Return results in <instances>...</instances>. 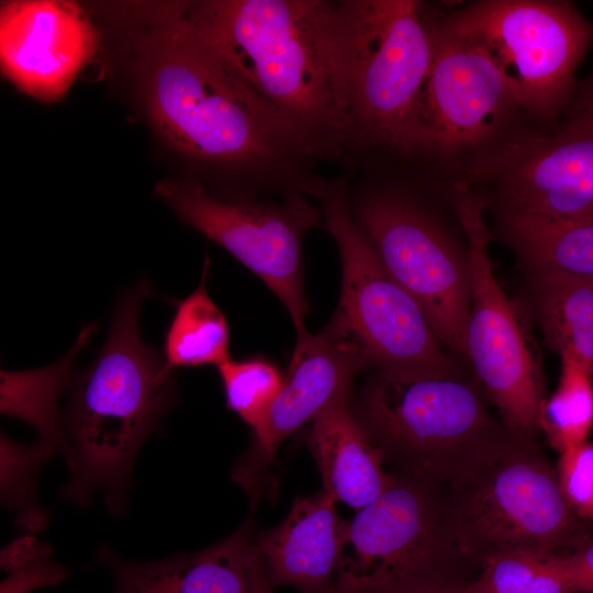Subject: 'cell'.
<instances>
[{"mask_svg": "<svg viewBox=\"0 0 593 593\" xmlns=\"http://www.w3.org/2000/svg\"><path fill=\"white\" fill-rule=\"evenodd\" d=\"M143 48L146 111L175 149L240 171L257 195L309 197L317 158L300 128L234 75L180 12Z\"/></svg>", "mask_w": 593, "mask_h": 593, "instance_id": "1", "label": "cell"}, {"mask_svg": "<svg viewBox=\"0 0 593 593\" xmlns=\"http://www.w3.org/2000/svg\"><path fill=\"white\" fill-rule=\"evenodd\" d=\"M149 293L142 280L115 304L105 342L79 377L66 413L70 478L60 496L86 505L103 492L120 514L139 448L175 402L174 370L139 333V310Z\"/></svg>", "mask_w": 593, "mask_h": 593, "instance_id": "2", "label": "cell"}, {"mask_svg": "<svg viewBox=\"0 0 593 593\" xmlns=\"http://www.w3.org/2000/svg\"><path fill=\"white\" fill-rule=\"evenodd\" d=\"M180 14L234 75L296 124L317 159L342 157L333 1L203 0Z\"/></svg>", "mask_w": 593, "mask_h": 593, "instance_id": "3", "label": "cell"}, {"mask_svg": "<svg viewBox=\"0 0 593 593\" xmlns=\"http://www.w3.org/2000/svg\"><path fill=\"white\" fill-rule=\"evenodd\" d=\"M432 55L423 2L333 1L331 77L343 155H407Z\"/></svg>", "mask_w": 593, "mask_h": 593, "instance_id": "4", "label": "cell"}, {"mask_svg": "<svg viewBox=\"0 0 593 593\" xmlns=\"http://www.w3.org/2000/svg\"><path fill=\"white\" fill-rule=\"evenodd\" d=\"M351 407L384 462L443 489L470 480L521 439L466 377L401 380L374 371Z\"/></svg>", "mask_w": 593, "mask_h": 593, "instance_id": "5", "label": "cell"}, {"mask_svg": "<svg viewBox=\"0 0 593 593\" xmlns=\"http://www.w3.org/2000/svg\"><path fill=\"white\" fill-rule=\"evenodd\" d=\"M349 183V176L318 175L311 192L340 258V296L332 318L360 346L367 368L376 372L401 380L466 377L355 220Z\"/></svg>", "mask_w": 593, "mask_h": 593, "instance_id": "6", "label": "cell"}, {"mask_svg": "<svg viewBox=\"0 0 593 593\" xmlns=\"http://www.w3.org/2000/svg\"><path fill=\"white\" fill-rule=\"evenodd\" d=\"M390 486L348 521L337 593L405 582L466 586L480 569L462 552L440 486L393 471Z\"/></svg>", "mask_w": 593, "mask_h": 593, "instance_id": "7", "label": "cell"}, {"mask_svg": "<svg viewBox=\"0 0 593 593\" xmlns=\"http://www.w3.org/2000/svg\"><path fill=\"white\" fill-rule=\"evenodd\" d=\"M445 493L458 544L479 569L501 552L571 551L593 538L567 504L556 468L536 439L521 438L494 463Z\"/></svg>", "mask_w": 593, "mask_h": 593, "instance_id": "8", "label": "cell"}, {"mask_svg": "<svg viewBox=\"0 0 593 593\" xmlns=\"http://www.w3.org/2000/svg\"><path fill=\"white\" fill-rule=\"evenodd\" d=\"M355 220L391 276L413 296L435 335L468 362L471 267L423 201L413 193L368 182L349 186Z\"/></svg>", "mask_w": 593, "mask_h": 593, "instance_id": "9", "label": "cell"}, {"mask_svg": "<svg viewBox=\"0 0 593 593\" xmlns=\"http://www.w3.org/2000/svg\"><path fill=\"white\" fill-rule=\"evenodd\" d=\"M440 19L492 54L519 108L538 119L553 118L569 103L575 70L593 42V23L569 1L483 0Z\"/></svg>", "mask_w": 593, "mask_h": 593, "instance_id": "10", "label": "cell"}, {"mask_svg": "<svg viewBox=\"0 0 593 593\" xmlns=\"http://www.w3.org/2000/svg\"><path fill=\"white\" fill-rule=\"evenodd\" d=\"M155 193L186 224L228 251L259 278L303 332L310 303L305 294L302 245L322 217L307 197L279 201L223 198L193 179H164Z\"/></svg>", "mask_w": 593, "mask_h": 593, "instance_id": "11", "label": "cell"}, {"mask_svg": "<svg viewBox=\"0 0 593 593\" xmlns=\"http://www.w3.org/2000/svg\"><path fill=\"white\" fill-rule=\"evenodd\" d=\"M452 203L466 234L471 267L468 362L501 419L517 437L536 439L544 395L542 374L514 305L499 284L489 257L486 199L460 181Z\"/></svg>", "mask_w": 593, "mask_h": 593, "instance_id": "12", "label": "cell"}, {"mask_svg": "<svg viewBox=\"0 0 593 593\" xmlns=\"http://www.w3.org/2000/svg\"><path fill=\"white\" fill-rule=\"evenodd\" d=\"M427 18L433 55L407 154L449 153L484 142L519 108L510 80L481 43L428 12Z\"/></svg>", "mask_w": 593, "mask_h": 593, "instance_id": "13", "label": "cell"}, {"mask_svg": "<svg viewBox=\"0 0 593 593\" xmlns=\"http://www.w3.org/2000/svg\"><path fill=\"white\" fill-rule=\"evenodd\" d=\"M468 175L494 187L500 210L593 221V122L569 118L552 135L507 141Z\"/></svg>", "mask_w": 593, "mask_h": 593, "instance_id": "14", "label": "cell"}, {"mask_svg": "<svg viewBox=\"0 0 593 593\" xmlns=\"http://www.w3.org/2000/svg\"><path fill=\"white\" fill-rule=\"evenodd\" d=\"M363 369L360 346L334 320L316 334L296 333L282 388L253 430V445L233 471L235 481L255 493L281 443L332 404L351 398L354 379Z\"/></svg>", "mask_w": 593, "mask_h": 593, "instance_id": "15", "label": "cell"}, {"mask_svg": "<svg viewBox=\"0 0 593 593\" xmlns=\"http://www.w3.org/2000/svg\"><path fill=\"white\" fill-rule=\"evenodd\" d=\"M98 43L96 26L76 2H1V70L20 91L37 100L61 99L94 56Z\"/></svg>", "mask_w": 593, "mask_h": 593, "instance_id": "16", "label": "cell"}, {"mask_svg": "<svg viewBox=\"0 0 593 593\" xmlns=\"http://www.w3.org/2000/svg\"><path fill=\"white\" fill-rule=\"evenodd\" d=\"M98 560L112 573V593H265L269 585L249 527L203 550L154 561L123 559L104 546Z\"/></svg>", "mask_w": 593, "mask_h": 593, "instance_id": "17", "label": "cell"}, {"mask_svg": "<svg viewBox=\"0 0 593 593\" xmlns=\"http://www.w3.org/2000/svg\"><path fill=\"white\" fill-rule=\"evenodd\" d=\"M336 499L323 490L298 497L287 517L255 538L269 585L300 593H337L348 521L339 518Z\"/></svg>", "mask_w": 593, "mask_h": 593, "instance_id": "18", "label": "cell"}, {"mask_svg": "<svg viewBox=\"0 0 593 593\" xmlns=\"http://www.w3.org/2000/svg\"><path fill=\"white\" fill-rule=\"evenodd\" d=\"M310 448L321 471L324 490L336 501L360 510L384 492L394 473L357 421L351 398L337 401L313 422Z\"/></svg>", "mask_w": 593, "mask_h": 593, "instance_id": "19", "label": "cell"}, {"mask_svg": "<svg viewBox=\"0 0 593 593\" xmlns=\"http://www.w3.org/2000/svg\"><path fill=\"white\" fill-rule=\"evenodd\" d=\"M500 233L528 273L593 278V221L500 210Z\"/></svg>", "mask_w": 593, "mask_h": 593, "instance_id": "20", "label": "cell"}, {"mask_svg": "<svg viewBox=\"0 0 593 593\" xmlns=\"http://www.w3.org/2000/svg\"><path fill=\"white\" fill-rule=\"evenodd\" d=\"M527 293L547 345L585 362L593 376V278L528 273Z\"/></svg>", "mask_w": 593, "mask_h": 593, "instance_id": "21", "label": "cell"}, {"mask_svg": "<svg viewBox=\"0 0 593 593\" xmlns=\"http://www.w3.org/2000/svg\"><path fill=\"white\" fill-rule=\"evenodd\" d=\"M209 259L198 287L175 305L164 335L161 355L168 368L220 366L230 359V325L208 291Z\"/></svg>", "mask_w": 593, "mask_h": 593, "instance_id": "22", "label": "cell"}, {"mask_svg": "<svg viewBox=\"0 0 593 593\" xmlns=\"http://www.w3.org/2000/svg\"><path fill=\"white\" fill-rule=\"evenodd\" d=\"M465 593H578L567 551L515 549L488 559Z\"/></svg>", "mask_w": 593, "mask_h": 593, "instance_id": "23", "label": "cell"}, {"mask_svg": "<svg viewBox=\"0 0 593 593\" xmlns=\"http://www.w3.org/2000/svg\"><path fill=\"white\" fill-rule=\"evenodd\" d=\"M559 383L541 405L538 427L559 454L588 440L593 428V376L590 367L561 355Z\"/></svg>", "mask_w": 593, "mask_h": 593, "instance_id": "24", "label": "cell"}, {"mask_svg": "<svg viewBox=\"0 0 593 593\" xmlns=\"http://www.w3.org/2000/svg\"><path fill=\"white\" fill-rule=\"evenodd\" d=\"M216 368L226 406L253 432L260 425L282 388L280 370L262 356L230 358Z\"/></svg>", "mask_w": 593, "mask_h": 593, "instance_id": "25", "label": "cell"}, {"mask_svg": "<svg viewBox=\"0 0 593 593\" xmlns=\"http://www.w3.org/2000/svg\"><path fill=\"white\" fill-rule=\"evenodd\" d=\"M54 449L38 443L26 447L20 446L8 437L1 439L2 455V500L20 511L23 516L22 524H27L30 529H40L44 517L33 505V475L38 465L54 455Z\"/></svg>", "mask_w": 593, "mask_h": 593, "instance_id": "26", "label": "cell"}, {"mask_svg": "<svg viewBox=\"0 0 593 593\" xmlns=\"http://www.w3.org/2000/svg\"><path fill=\"white\" fill-rule=\"evenodd\" d=\"M556 471L571 511L582 521H593V443L586 440L559 454Z\"/></svg>", "mask_w": 593, "mask_h": 593, "instance_id": "27", "label": "cell"}, {"mask_svg": "<svg viewBox=\"0 0 593 593\" xmlns=\"http://www.w3.org/2000/svg\"><path fill=\"white\" fill-rule=\"evenodd\" d=\"M49 549L32 536H24L11 542L1 553V566L14 573L20 593L36 586L56 584L65 577V571L49 560Z\"/></svg>", "mask_w": 593, "mask_h": 593, "instance_id": "28", "label": "cell"}, {"mask_svg": "<svg viewBox=\"0 0 593 593\" xmlns=\"http://www.w3.org/2000/svg\"><path fill=\"white\" fill-rule=\"evenodd\" d=\"M578 593H593V538L567 551Z\"/></svg>", "mask_w": 593, "mask_h": 593, "instance_id": "29", "label": "cell"}, {"mask_svg": "<svg viewBox=\"0 0 593 593\" xmlns=\"http://www.w3.org/2000/svg\"><path fill=\"white\" fill-rule=\"evenodd\" d=\"M371 593H465V586L440 582H405L388 585Z\"/></svg>", "mask_w": 593, "mask_h": 593, "instance_id": "30", "label": "cell"}, {"mask_svg": "<svg viewBox=\"0 0 593 593\" xmlns=\"http://www.w3.org/2000/svg\"><path fill=\"white\" fill-rule=\"evenodd\" d=\"M569 118L593 122V74L582 83Z\"/></svg>", "mask_w": 593, "mask_h": 593, "instance_id": "31", "label": "cell"}, {"mask_svg": "<svg viewBox=\"0 0 593 593\" xmlns=\"http://www.w3.org/2000/svg\"><path fill=\"white\" fill-rule=\"evenodd\" d=\"M265 593H273V591H267V592H265Z\"/></svg>", "mask_w": 593, "mask_h": 593, "instance_id": "32", "label": "cell"}]
</instances>
